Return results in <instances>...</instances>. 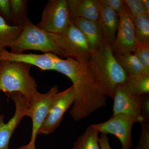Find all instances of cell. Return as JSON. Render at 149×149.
I'll use <instances>...</instances> for the list:
<instances>
[{
    "label": "cell",
    "mask_w": 149,
    "mask_h": 149,
    "mask_svg": "<svg viewBox=\"0 0 149 149\" xmlns=\"http://www.w3.org/2000/svg\"><path fill=\"white\" fill-rule=\"evenodd\" d=\"M50 54L54 70L64 74L72 82L75 98L70 113L74 120L79 121L106 105L107 97L99 91L87 63L71 58L64 59Z\"/></svg>",
    "instance_id": "1"
},
{
    "label": "cell",
    "mask_w": 149,
    "mask_h": 149,
    "mask_svg": "<svg viewBox=\"0 0 149 149\" xmlns=\"http://www.w3.org/2000/svg\"><path fill=\"white\" fill-rule=\"evenodd\" d=\"M87 65L100 93L113 99L116 86L125 84L128 75L116 60L111 45L104 40L100 48L92 53Z\"/></svg>",
    "instance_id": "2"
},
{
    "label": "cell",
    "mask_w": 149,
    "mask_h": 149,
    "mask_svg": "<svg viewBox=\"0 0 149 149\" xmlns=\"http://www.w3.org/2000/svg\"><path fill=\"white\" fill-rule=\"evenodd\" d=\"M31 66L23 63L0 61V91L6 95L20 93L30 103L39 93L35 78L30 75Z\"/></svg>",
    "instance_id": "3"
},
{
    "label": "cell",
    "mask_w": 149,
    "mask_h": 149,
    "mask_svg": "<svg viewBox=\"0 0 149 149\" xmlns=\"http://www.w3.org/2000/svg\"><path fill=\"white\" fill-rule=\"evenodd\" d=\"M10 47L11 52L13 53H23L25 51L35 50L45 53L53 54L61 58H65L50 33L40 29L29 19L23 25L19 37Z\"/></svg>",
    "instance_id": "4"
},
{
    "label": "cell",
    "mask_w": 149,
    "mask_h": 149,
    "mask_svg": "<svg viewBox=\"0 0 149 149\" xmlns=\"http://www.w3.org/2000/svg\"><path fill=\"white\" fill-rule=\"evenodd\" d=\"M50 33L64 57L71 58L80 62H88L92 52L85 36L72 22L60 33Z\"/></svg>",
    "instance_id": "5"
},
{
    "label": "cell",
    "mask_w": 149,
    "mask_h": 149,
    "mask_svg": "<svg viewBox=\"0 0 149 149\" xmlns=\"http://www.w3.org/2000/svg\"><path fill=\"white\" fill-rule=\"evenodd\" d=\"M59 92L58 86L55 85L47 93H38L28 104L26 116L32 121L31 139L27 144L28 149H36L35 140L37 133L45 120Z\"/></svg>",
    "instance_id": "6"
},
{
    "label": "cell",
    "mask_w": 149,
    "mask_h": 149,
    "mask_svg": "<svg viewBox=\"0 0 149 149\" xmlns=\"http://www.w3.org/2000/svg\"><path fill=\"white\" fill-rule=\"evenodd\" d=\"M67 0H50L43 9L37 27L49 33L57 34L71 23Z\"/></svg>",
    "instance_id": "7"
},
{
    "label": "cell",
    "mask_w": 149,
    "mask_h": 149,
    "mask_svg": "<svg viewBox=\"0 0 149 149\" xmlns=\"http://www.w3.org/2000/svg\"><path fill=\"white\" fill-rule=\"evenodd\" d=\"M135 123L136 121L131 116L118 114L112 116L104 122L92 124L91 126L99 133L111 134L116 136L121 143V149H130L133 146L131 133Z\"/></svg>",
    "instance_id": "8"
},
{
    "label": "cell",
    "mask_w": 149,
    "mask_h": 149,
    "mask_svg": "<svg viewBox=\"0 0 149 149\" xmlns=\"http://www.w3.org/2000/svg\"><path fill=\"white\" fill-rule=\"evenodd\" d=\"M73 86L58 92L45 120L38 131L37 135L53 133L60 124L63 115L74 101Z\"/></svg>",
    "instance_id": "9"
},
{
    "label": "cell",
    "mask_w": 149,
    "mask_h": 149,
    "mask_svg": "<svg viewBox=\"0 0 149 149\" xmlns=\"http://www.w3.org/2000/svg\"><path fill=\"white\" fill-rule=\"evenodd\" d=\"M141 97L128 91L125 84H118L115 89L113 115L122 114L129 116L136 123L143 122L141 115Z\"/></svg>",
    "instance_id": "10"
},
{
    "label": "cell",
    "mask_w": 149,
    "mask_h": 149,
    "mask_svg": "<svg viewBox=\"0 0 149 149\" xmlns=\"http://www.w3.org/2000/svg\"><path fill=\"white\" fill-rule=\"evenodd\" d=\"M119 23L114 42L112 46L113 53H134L138 42L133 19L123 6L119 14Z\"/></svg>",
    "instance_id": "11"
},
{
    "label": "cell",
    "mask_w": 149,
    "mask_h": 149,
    "mask_svg": "<svg viewBox=\"0 0 149 149\" xmlns=\"http://www.w3.org/2000/svg\"><path fill=\"white\" fill-rule=\"evenodd\" d=\"M6 95L11 99L15 104V110L13 116L7 123L4 122V115L0 117V149H10L9 144L14 131L26 116L28 103L22 94L18 92H13Z\"/></svg>",
    "instance_id": "12"
},
{
    "label": "cell",
    "mask_w": 149,
    "mask_h": 149,
    "mask_svg": "<svg viewBox=\"0 0 149 149\" xmlns=\"http://www.w3.org/2000/svg\"><path fill=\"white\" fill-rule=\"evenodd\" d=\"M0 61L23 63L35 65L43 71L55 70L53 59L50 53L16 54L4 49L0 50Z\"/></svg>",
    "instance_id": "13"
},
{
    "label": "cell",
    "mask_w": 149,
    "mask_h": 149,
    "mask_svg": "<svg viewBox=\"0 0 149 149\" xmlns=\"http://www.w3.org/2000/svg\"><path fill=\"white\" fill-rule=\"evenodd\" d=\"M71 21L76 18L98 20L101 4L99 0H67Z\"/></svg>",
    "instance_id": "14"
},
{
    "label": "cell",
    "mask_w": 149,
    "mask_h": 149,
    "mask_svg": "<svg viewBox=\"0 0 149 149\" xmlns=\"http://www.w3.org/2000/svg\"><path fill=\"white\" fill-rule=\"evenodd\" d=\"M71 22L85 36L92 53L100 48L104 40L97 22L81 18L74 19Z\"/></svg>",
    "instance_id": "15"
},
{
    "label": "cell",
    "mask_w": 149,
    "mask_h": 149,
    "mask_svg": "<svg viewBox=\"0 0 149 149\" xmlns=\"http://www.w3.org/2000/svg\"><path fill=\"white\" fill-rule=\"evenodd\" d=\"M101 6L97 22L102 31L104 40L112 46L119 25V15L107 6Z\"/></svg>",
    "instance_id": "16"
},
{
    "label": "cell",
    "mask_w": 149,
    "mask_h": 149,
    "mask_svg": "<svg viewBox=\"0 0 149 149\" xmlns=\"http://www.w3.org/2000/svg\"><path fill=\"white\" fill-rule=\"evenodd\" d=\"M115 57L128 76L149 74L133 53H114Z\"/></svg>",
    "instance_id": "17"
},
{
    "label": "cell",
    "mask_w": 149,
    "mask_h": 149,
    "mask_svg": "<svg viewBox=\"0 0 149 149\" xmlns=\"http://www.w3.org/2000/svg\"><path fill=\"white\" fill-rule=\"evenodd\" d=\"M23 27L10 25L0 16V50L11 46L19 37Z\"/></svg>",
    "instance_id": "18"
},
{
    "label": "cell",
    "mask_w": 149,
    "mask_h": 149,
    "mask_svg": "<svg viewBox=\"0 0 149 149\" xmlns=\"http://www.w3.org/2000/svg\"><path fill=\"white\" fill-rule=\"evenodd\" d=\"M27 0H10L11 19L13 25L23 26L29 19Z\"/></svg>",
    "instance_id": "19"
},
{
    "label": "cell",
    "mask_w": 149,
    "mask_h": 149,
    "mask_svg": "<svg viewBox=\"0 0 149 149\" xmlns=\"http://www.w3.org/2000/svg\"><path fill=\"white\" fill-rule=\"evenodd\" d=\"M97 130L88 126L85 132L74 143L72 149H101Z\"/></svg>",
    "instance_id": "20"
},
{
    "label": "cell",
    "mask_w": 149,
    "mask_h": 149,
    "mask_svg": "<svg viewBox=\"0 0 149 149\" xmlns=\"http://www.w3.org/2000/svg\"><path fill=\"white\" fill-rule=\"evenodd\" d=\"M124 84L134 95L141 96L149 94V74L128 76Z\"/></svg>",
    "instance_id": "21"
},
{
    "label": "cell",
    "mask_w": 149,
    "mask_h": 149,
    "mask_svg": "<svg viewBox=\"0 0 149 149\" xmlns=\"http://www.w3.org/2000/svg\"><path fill=\"white\" fill-rule=\"evenodd\" d=\"M133 20L138 43L149 44V15H141Z\"/></svg>",
    "instance_id": "22"
},
{
    "label": "cell",
    "mask_w": 149,
    "mask_h": 149,
    "mask_svg": "<svg viewBox=\"0 0 149 149\" xmlns=\"http://www.w3.org/2000/svg\"><path fill=\"white\" fill-rule=\"evenodd\" d=\"M123 2L132 19L144 14H149L142 0H123Z\"/></svg>",
    "instance_id": "23"
},
{
    "label": "cell",
    "mask_w": 149,
    "mask_h": 149,
    "mask_svg": "<svg viewBox=\"0 0 149 149\" xmlns=\"http://www.w3.org/2000/svg\"><path fill=\"white\" fill-rule=\"evenodd\" d=\"M133 54L149 73V44L138 43Z\"/></svg>",
    "instance_id": "24"
},
{
    "label": "cell",
    "mask_w": 149,
    "mask_h": 149,
    "mask_svg": "<svg viewBox=\"0 0 149 149\" xmlns=\"http://www.w3.org/2000/svg\"><path fill=\"white\" fill-rule=\"evenodd\" d=\"M139 143L134 149H149V124L142 122Z\"/></svg>",
    "instance_id": "25"
},
{
    "label": "cell",
    "mask_w": 149,
    "mask_h": 149,
    "mask_svg": "<svg viewBox=\"0 0 149 149\" xmlns=\"http://www.w3.org/2000/svg\"><path fill=\"white\" fill-rule=\"evenodd\" d=\"M0 16L9 24L12 23L11 19L10 0H0Z\"/></svg>",
    "instance_id": "26"
},
{
    "label": "cell",
    "mask_w": 149,
    "mask_h": 149,
    "mask_svg": "<svg viewBox=\"0 0 149 149\" xmlns=\"http://www.w3.org/2000/svg\"><path fill=\"white\" fill-rule=\"evenodd\" d=\"M141 115L143 122L149 123V94L143 95L141 97Z\"/></svg>",
    "instance_id": "27"
},
{
    "label": "cell",
    "mask_w": 149,
    "mask_h": 149,
    "mask_svg": "<svg viewBox=\"0 0 149 149\" xmlns=\"http://www.w3.org/2000/svg\"><path fill=\"white\" fill-rule=\"evenodd\" d=\"M101 4L107 6L118 15L124 6L123 0H99Z\"/></svg>",
    "instance_id": "28"
},
{
    "label": "cell",
    "mask_w": 149,
    "mask_h": 149,
    "mask_svg": "<svg viewBox=\"0 0 149 149\" xmlns=\"http://www.w3.org/2000/svg\"><path fill=\"white\" fill-rule=\"evenodd\" d=\"M101 149H113L111 146L109 139L107 135L101 134L99 139Z\"/></svg>",
    "instance_id": "29"
},
{
    "label": "cell",
    "mask_w": 149,
    "mask_h": 149,
    "mask_svg": "<svg viewBox=\"0 0 149 149\" xmlns=\"http://www.w3.org/2000/svg\"><path fill=\"white\" fill-rule=\"evenodd\" d=\"M144 6L146 10L147 13L149 14V0H142Z\"/></svg>",
    "instance_id": "30"
},
{
    "label": "cell",
    "mask_w": 149,
    "mask_h": 149,
    "mask_svg": "<svg viewBox=\"0 0 149 149\" xmlns=\"http://www.w3.org/2000/svg\"><path fill=\"white\" fill-rule=\"evenodd\" d=\"M16 149H28V146H27V145L26 146H22Z\"/></svg>",
    "instance_id": "31"
},
{
    "label": "cell",
    "mask_w": 149,
    "mask_h": 149,
    "mask_svg": "<svg viewBox=\"0 0 149 149\" xmlns=\"http://www.w3.org/2000/svg\"><path fill=\"white\" fill-rule=\"evenodd\" d=\"M1 115L0 114V117H1Z\"/></svg>",
    "instance_id": "32"
}]
</instances>
